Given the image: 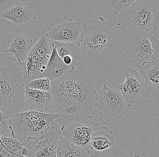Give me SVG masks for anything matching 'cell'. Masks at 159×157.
<instances>
[{
	"label": "cell",
	"instance_id": "cell-1",
	"mask_svg": "<svg viewBox=\"0 0 159 157\" xmlns=\"http://www.w3.org/2000/svg\"><path fill=\"white\" fill-rule=\"evenodd\" d=\"M50 92L52 96L51 111L58 115L55 122L61 126L94 117L96 91L91 75L84 69H75L51 82Z\"/></svg>",
	"mask_w": 159,
	"mask_h": 157
},
{
	"label": "cell",
	"instance_id": "cell-2",
	"mask_svg": "<svg viewBox=\"0 0 159 157\" xmlns=\"http://www.w3.org/2000/svg\"><path fill=\"white\" fill-rule=\"evenodd\" d=\"M21 65L16 59L0 54V110L9 120L25 106Z\"/></svg>",
	"mask_w": 159,
	"mask_h": 157
},
{
	"label": "cell",
	"instance_id": "cell-3",
	"mask_svg": "<svg viewBox=\"0 0 159 157\" xmlns=\"http://www.w3.org/2000/svg\"><path fill=\"white\" fill-rule=\"evenodd\" d=\"M58 117L54 113L29 110L15 114L8 124L12 137L23 144L42 135Z\"/></svg>",
	"mask_w": 159,
	"mask_h": 157
},
{
	"label": "cell",
	"instance_id": "cell-4",
	"mask_svg": "<svg viewBox=\"0 0 159 157\" xmlns=\"http://www.w3.org/2000/svg\"><path fill=\"white\" fill-rule=\"evenodd\" d=\"M83 49L89 58H94L104 52L114 37L115 29L99 16L83 23Z\"/></svg>",
	"mask_w": 159,
	"mask_h": 157
},
{
	"label": "cell",
	"instance_id": "cell-5",
	"mask_svg": "<svg viewBox=\"0 0 159 157\" xmlns=\"http://www.w3.org/2000/svg\"><path fill=\"white\" fill-rule=\"evenodd\" d=\"M52 51V41L46 35L42 36L33 46L21 65L24 86L29 81L45 77V72Z\"/></svg>",
	"mask_w": 159,
	"mask_h": 157
},
{
	"label": "cell",
	"instance_id": "cell-6",
	"mask_svg": "<svg viewBox=\"0 0 159 157\" xmlns=\"http://www.w3.org/2000/svg\"><path fill=\"white\" fill-rule=\"evenodd\" d=\"M157 12L153 0H135L129 8L119 12L117 25H123L132 30L147 31Z\"/></svg>",
	"mask_w": 159,
	"mask_h": 157
},
{
	"label": "cell",
	"instance_id": "cell-7",
	"mask_svg": "<svg viewBox=\"0 0 159 157\" xmlns=\"http://www.w3.org/2000/svg\"><path fill=\"white\" fill-rule=\"evenodd\" d=\"M125 81L119 86L126 107L142 105L149 95L148 85L141 74L134 68L126 67L123 72Z\"/></svg>",
	"mask_w": 159,
	"mask_h": 157
},
{
	"label": "cell",
	"instance_id": "cell-8",
	"mask_svg": "<svg viewBox=\"0 0 159 157\" xmlns=\"http://www.w3.org/2000/svg\"><path fill=\"white\" fill-rule=\"evenodd\" d=\"M61 132L50 127L39 136L33 137L23 143L27 150L25 157H57V150Z\"/></svg>",
	"mask_w": 159,
	"mask_h": 157
},
{
	"label": "cell",
	"instance_id": "cell-9",
	"mask_svg": "<svg viewBox=\"0 0 159 157\" xmlns=\"http://www.w3.org/2000/svg\"><path fill=\"white\" fill-rule=\"evenodd\" d=\"M122 44V49L133 63H143L153 56L152 44L146 31L134 30Z\"/></svg>",
	"mask_w": 159,
	"mask_h": 157
},
{
	"label": "cell",
	"instance_id": "cell-10",
	"mask_svg": "<svg viewBox=\"0 0 159 157\" xmlns=\"http://www.w3.org/2000/svg\"><path fill=\"white\" fill-rule=\"evenodd\" d=\"M123 95L120 90L114 87H108L104 83L97 97V106L99 115L107 118L119 120L123 116L126 107Z\"/></svg>",
	"mask_w": 159,
	"mask_h": 157
},
{
	"label": "cell",
	"instance_id": "cell-11",
	"mask_svg": "<svg viewBox=\"0 0 159 157\" xmlns=\"http://www.w3.org/2000/svg\"><path fill=\"white\" fill-rule=\"evenodd\" d=\"M50 26L46 35L51 41L80 43L83 40L82 27L79 21H73L65 16L63 19L51 24Z\"/></svg>",
	"mask_w": 159,
	"mask_h": 157
},
{
	"label": "cell",
	"instance_id": "cell-12",
	"mask_svg": "<svg viewBox=\"0 0 159 157\" xmlns=\"http://www.w3.org/2000/svg\"><path fill=\"white\" fill-rule=\"evenodd\" d=\"M95 127L81 122L70 123L61 128L62 136L75 145L83 148L89 146L91 135Z\"/></svg>",
	"mask_w": 159,
	"mask_h": 157
},
{
	"label": "cell",
	"instance_id": "cell-13",
	"mask_svg": "<svg viewBox=\"0 0 159 157\" xmlns=\"http://www.w3.org/2000/svg\"><path fill=\"white\" fill-rule=\"evenodd\" d=\"M0 17L8 20L15 27H25L35 19L32 4L18 1L14 7L0 14Z\"/></svg>",
	"mask_w": 159,
	"mask_h": 157
},
{
	"label": "cell",
	"instance_id": "cell-14",
	"mask_svg": "<svg viewBox=\"0 0 159 157\" xmlns=\"http://www.w3.org/2000/svg\"><path fill=\"white\" fill-rule=\"evenodd\" d=\"M9 48L0 50L1 52L9 53L16 58L21 65L33 47V40L30 37L25 35L20 31H15L8 41Z\"/></svg>",
	"mask_w": 159,
	"mask_h": 157
},
{
	"label": "cell",
	"instance_id": "cell-15",
	"mask_svg": "<svg viewBox=\"0 0 159 157\" xmlns=\"http://www.w3.org/2000/svg\"><path fill=\"white\" fill-rule=\"evenodd\" d=\"M52 96L50 92L30 89L25 86V104L30 110L43 112L51 106Z\"/></svg>",
	"mask_w": 159,
	"mask_h": 157
},
{
	"label": "cell",
	"instance_id": "cell-16",
	"mask_svg": "<svg viewBox=\"0 0 159 157\" xmlns=\"http://www.w3.org/2000/svg\"><path fill=\"white\" fill-rule=\"evenodd\" d=\"M74 69L65 64L58 55L52 42V51L45 72V77L49 79L51 82H53L65 76Z\"/></svg>",
	"mask_w": 159,
	"mask_h": 157
},
{
	"label": "cell",
	"instance_id": "cell-17",
	"mask_svg": "<svg viewBox=\"0 0 159 157\" xmlns=\"http://www.w3.org/2000/svg\"><path fill=\"white\" fill-rule=\"evenodd\" d=\"M52 43L65 64L75 69L80 64V43L53 41Z\"/></svg>",
	"mask_w": 159,
	"mask_h": 157
},
{
	"label": "cell",
	"instance_id": "cell-18",
	"mask_svg": "<svg viewBox=\"0 0 159 157\" xmlns=\"http://www.w3.org/2000/svg\"><path fill=\"white\" fill-rule=\"evenodd\" d=\"M114 133L107 127L94 128L91 135L89 148L91 150L102 151L112 148L116 145Z\"/></svg>",
	"mask_w": 159,
	"mask_h": 157
},
{
	"label": "cell",
	"instance_id": "cell-19",
	"mask_svg": "<svg viewBox=\"0 0 159 157\" xmlns=\"http://www.w3.org/2000/svg\"><path fill=\"white\" fill-rule=\"evenodd\" d=\"M139 72L148 85L159 89V59L153 56L140 66Z\"/></svg>",
	"mask_w": 159,
	"mask_h": 157
},
{
	"label": "cell",
	"instance_id": "cell-20",
	"mask_svg": "<svg viewBox=\"0 0 159 157\" xmlns=\"http://www.w3.org/2000/svg\"><path fill=\"white\" fill-rule=\"evenodd\" d=\"M90 152L87 148L75 145L61 137L57 150V157H90Z\"/></svg>",
	"mask_w": 159,
	"mask_h": 157
},
{
	"label": "cell",
	"instance_id": "cell-21",
	"mask_svg": "<svg viewBox=\"0 0 159 157\" xmlns=\"http://www.w3.org/2000/svg\"><path fill=\"white\" fill-rule=\"evenodd\" d=\"M0 140L3 145L9 151L20 157L27 155V150L24 144L15 138L4 135L0 136Z\"/></svg>",
	"mask_w": 159,
	"mask_h": 157
},
{
	"label": "cell",
	"instance_id": "cell-22",
	"mask_svg": "<svg viewBox=\"0 0 159 157\" xmlns=\"http://www.w3.org/2000/svg\"><path fill=\"white\" fill-rule=\"evenodd\" d=\"M152 47L153 56L159 59V12L158 11L151 28L146 31Z\"/></svg>",
	"mask_w": 159,
	"mask_h": 157
},
{
	"label": "cell",
	"instance_id": "cell-23",
	"mask_svg": "<svg viewBox=\"0 0 159 157\" xmlns=\"http://www.w3.org/2000/svg\"><path fill=\"white\" fill-rule=\"evenodd\" d=\"M135 0H106V2L108 6L109 12L114 14H117L121 11L125 10L129 8L135 2Z\"/></svg>",
	"mask_w": 159,
	"mask_h": 157
},
{
	"label": "cell",
	"instance_id": "cell-24",
	"mask_svg": "<svg viewBox=\"0 0 159 157\" xmlns=\"http://www.w3.org/2000/svg\"><path fill=\"white\" fill-rule=\"evenodd\" d=\"M25 86L30 89L49 92L51 88V81L47 77L38 78L29 81Z\"/></svg>",
	"mask_w": 159,
	"mask_h": 157
},
{
	"label": "cell",
	"instance_id": "cell-25",
	"mask_svg": "<svg viewBox=\"0 0 159 157\" xmlns=\"http://www.w3.org/2000/svg\"><path fill=\"white\" fill-rule=\"evenodd\" d=\"M7 118L3 113L0 110V136L11 135L8 124L7 122Z\"/></svg>",
	"mask_w": 159,
	"mask_h": 157
},
{
	"label": "cell",
	"instance_id": "cell-26",
	"mask_svg": "<svg viewBox=\"0 0 159 157\" xmlns=\"http://www.w3.org/2000/svg\"><path fill=\"white\" fill-rule=\"evenodd\" d=\"M16 0H0V14L9 10L16 5Z\"/></svg>",
	"mask_w": 159,
	"mask_h": 157
},
{
	"label": "cell",
	"instance_id": "cell-27",
	"mask_svg": "<svg viewBox=\"0 0 159 157\" xmlns=\"http://www.w3.org/2000/svg\"><path fill=\"white\" fill-rule=\"evenodd\" d=\"M109 157H134L132 153L123 151L119 147L115 148Z\"/></svg>",
	"mask_w": 159,
	"mask_h": 157
},
{
	"label": "cell",
	"instance_id": "cell-28",
	"mask_svg": "<svg viewBox=\"0 0 159 157\" xmlns=\"http://www.w3.org/2000/svg\"><path fill=\"white\" fill-rule=\"evenodd\" d=\"M0 157H22L13 154L6 149L0 140Z\"/></svg>",
	"mask_w": 159,
	"mask_h": 157
},
{
	"label": "cell",
	"instance_id": "cell-29",
	"mask_svg": "<svg viewBox=\"0 0 159 157\" xmlns=\"http://www.w3.org/2000/svg\"><path fill=\"white\" fill-rule=\"evenodd\" d=\"M154 4L157 7V9L159 12V0H154L153 1Z\"/></svg>",
	"mask_w": 159,
	"mask_h": 157
},
{
	"label": "cell",
	"instance_id": "cell-30",
	"mask_svg": "<svg viewBox=\"0 0 159 157\" xmlns=\"http://www.w3.org/2000/svg\"><path fill=\"white\" fill-rule=\"evenodd\" d=\"M134 157H141L139 155H136L134 156Z\"/></svg>",
	"mask_w": 159,
	"mask_h": 157
},
{
	"label": "cell",
	"instance_id": "cell-31",
	"mask_svg": "<svg viewBox=\"0 0 159 157\" xmlns=\"http://www.w3.org/2000/svg\"><path fill=\"white\" fill-rule=\"evenodd\" d=\"M0 44H1V39H0ZM0 50H1V49H0Z\"/></svg>",
	"mask_w": 159,
	"mask_h": 157
}]
</instances>
